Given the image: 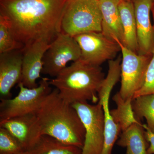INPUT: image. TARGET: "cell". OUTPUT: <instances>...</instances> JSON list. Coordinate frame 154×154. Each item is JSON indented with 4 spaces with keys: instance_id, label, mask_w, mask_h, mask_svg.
Returning <instances> with one entry per match:
<instances>
[{
    "instance_id": "cell-12",
    "label": "cell",
    "mask_w": 154,
    "mask_h": 154,
    "mask_svg": "<svg viewBox=\"0 0 154 154\" xmlns=\"http://www.w3.org/2000/svg\"><path fill=\"white\" fill-rule=\"evenodd\" d=\"M0 127L8 131L26 152L33 147L41 136L36 114L21 116L0 121Z\"/></svg>"
},
{
    "instance_id": "cell-6",
    "label": "cell",
    "mask_w": 154,
    "mask_h": 154,
    "mask_svg": "<svg viewBox=\"0 0 154 154\" xmlns=\"http://www.w3.org/2000/svg\"><path fill=\"white\" fill-rule=\"evenodd\" d=\"M122 52L121 87L119 93L124 100L133 99L142 87L152 55H139L127 48L120 42Z\"/></svg>"
},
{
    "instance_id": "cell-21",
    "label": "cell",
    "mask_w": 154,
    "mask_h": 154,
    "mask_svg": "<svg viewBox=\"0 0 154 154\" xmlns=\"http://www.w3.org/2000/svg\"><path fill=\"white\" fill-rule=\"evenodd\" d=\"M24 47L25 45L15 38L7 20L0 16V54Z\"/></svg>"
},
{
    "instance_id": "cell-20",
    "label": "cell",
    "mask_w": 154,
    "mask_h": 154,
    "mask_svg": "<svg viewBox=\"0 0 154 154\" xmlns=\"http://www.w3.org/2000/svg\"><path fill=\"white\" fill-rule=\"evenodd\" d=\"M132 107L136 118L140 121L145 118L147 127L154 133V94L133 99Z\"/></svg>"
},
{
    "instance_id": "cell-22",
    "label": "cell",
    "mask_w": 154,
    "mask_h": 154,
    "mask_svg": "<svg viewBox=\"0 0 154 154\" xmlns=\"http://www.w3.org/2000/svg\"><path fill=\"white\" fill-rule=\"evenodd\" d=\"M27 152L13 135L0 127V154H23Z\"/></svg>"
},
{
    "instance_id": "cell-24",
    "label": "cell",
    "mask_w": 154,
    "mask_h": 154,
    "mask_svg": "<svg viewBox=\"0 0 154 154\" xmlns=\"http://www.w3.org/2000/svg\"><path fill=\"white\" fill-rule=\"evenodd\" d=\"M145 129L146 139L149 143L147 149V154H154V133L148 128L146 124H143Z\"/></svg>"
},
{
    "instance_id": "cell-5",
    "label": "cell",
    "mask_w": 154,
    "mask_h": 154,
    "mask_svg": "<svg viewBox=\"0 0 154 154\" xmlns=\"http://www.w3.org/2000/svg\"><path fill=\"white\" fill-rule=\"evenodd\" d=\"M49 79L43 78L36 88H28L19 82L18 95L12 99H2L0 102V121L28 115L36 114L42 102L52 91Z\"/></svg>"
},
{
    "instance_id": "cell-9",
    "label": "cell",
    "mask_w": 154,
    "mask_h": 154,
    "mask_svg": "<svg viewBox=\"0 0 154 154\" xmlns=\"http://www.w3.org/2000/svg\"><path fill=\"white\" fill-rule=\"evenodd\" d=\"M81 50V60L100 66L106 61L114 59L121 51L117 42L110 40L101 32H92L74 36Z\"/></svg>"
},
{
    "instance_id": "cell-17",
    "label": "cell",
    "mask_w": 154,
    "mask_h": 154,
    "mask_svg": "<svg viewBox=\"0 0 154 154\" xmlns=\"http://www.w3.org/2000/svg\"><path fill=\"white\" fill-rule=\"evenodd\" d=\"M110 93L99 94L98 103L102 105L105 117V140L102 154H111L113 146L117 140L121 128L112 118L109 108V101Z\"/></svg>"
},
{
    "instance_id": "cell-3",
    "label": "cell",
    "mask_w": 154,
    "mask_h": 154,
    "mask_svg": "<svg viewBox=\"0 0 154 154\" xmlns=\"http://www.w3.org/2000/svg\"><path fill=\"white\" fill-rule=\"evenodd\" d=\"M105 78L101 66L79 60L66 67L49 83L57 89L61 98L71 105L88 101L96 103Z\"/></svg>"
},
{
    "instance_id": "cell-16",
    "label": "cell",
    "mask_w": 154,
    "mask_h": 154,
    "mask_svg": "<svg viewBox=\"0 0 154 154\" xmlns=\"http://www.w3.org/2000/svg\"><path fill=\"white\" fill-rule=\"evenodd\" d=\"M123 33V45L138 54V43L134 8L132 1L121 0L119 5Z\"/></svg>"
},
{
    "instance_id": "cell-23",
    "label": "cell",
    "mask_w": 154,
    "mask_h": 154,
    "mask_svg": "<svg viewBox=\"0 0 154 154\" xmlns=\"http://www.w3.org/2000/svg\"><path fill=\"white\" fill-rule=\"evenodd\" d=\"M153 18L154 26V15ZM150 94H154V48L146 73L144 82L140 89L135 94L133 99L138 96Z\"/></svg>"
},
{
    "instance_id": "cell-25",
    "label": "cell",
    "mask_w": 154,
    "mask_h": 154,
    "mask_svg": "<svg viewBox=\"0 0 154 154\" xmlns=\"http://www.w3.org/2000/svg\"><path fill=\"white\" fill-rule=\"evenodd\" d=\"M123 1H131V0H123Z\"/></svg>"
},
{
    "instance_id": "cell-10",
    "label": "cell",
    "mask_w": 154,
    "mask_h": 154,
    "mask_svg": "<svg viewBox=\"0 0 154 154\" xmlns=\"http://www.w3.org/2000/svg\"><path fill=\"white\" fill-rule=\"evenodd\" d=\"M134 8L138 54L152 55L154 48V26L150 14L154 0H131Z\"/></svg>"
},
{
    "instance_id": "cell-8",
    "label": "cell",
    "mask_w": 154,
    "mask_h": 154,
    "mask_svg": "<svg viewBox=\"0 0 154 154\" xmlns=\"http://www.w3.org/2000/svg\"><path fill=\"white\" fill-rule=\"evenodd\" d=\"M81 54L79 46L74 37L61 32L45 53L42 73L55 78L69 62L79 60Z\"/></svg>"
},
{
    "instance_id": "cell-7",
    "label": "cell",
    "mask_w": 154,
    "mask_h": 154,
    "mask_svg": "<svg viewBox=\"0 0 154 154\" xmlns=\"http://www.w3.org/2000/svg\"><path fill=\"white\" fill-rule=\"evenodd\" d=\"M85 129L82 154H102L105 140V117L102 105L87 102L72 104Z\"/></svg>"
},
{
    "instance_id": "cell-2",
    "label": "cell",
    "mask_w": 154,
    "mask_h": 154,
    "mask_svg": "<svg viewBox=\"0 0 154 154\" xmlns=\"http://www.w3.org/2000/svg\"><path fill=\"white\" fill-rule=\"evenodd\" d=\"M40 134L82 148L85 129L78 112L59 95L56 88L45 98L36 113Z\"/></svg>"
},
{
    "instance_id": "cell-19",
    "label": "cell",
    "mask_w": 154,
    "mask_h": 154,
    "mask_svg": "<svg viewBox=\"0 0 154 154\" xmlns=\"http://www.w3.org/2000/svg\"><path fill=\"white\" fill-rule=\"evenodd\" d=\"M113 100L117 107L110 110V113L113 120L120 127L121 132L134 123L140 122L136 118L134 113L132 107L133 99L124 100L118 92L113 96Z\"/></svg>"
},
{
    "instance_id": "cell-4",
    "label": "cell",
    "mask_w": 154,
    "mask_h": 154,
    "mask_svg": "<svg viewBox=\"0 0 154 154\" xmlns=\"http://www.w3.org/2000/svg\"><path fill=\"white\" fill-rule=\"evenodd\" d=\"M102 17L99 0H67L61 32L74 36L102 32Z\"/></svg>"
},
{
    "instance_id": "cell-18",
    "label": "cell",
    "mask_w": 154,
    "mask_h": 154,
    "mask_svg": "<svg viewBox=\"0 0 154 154\" xmlns=\"http://www.w3.org/2000/svg\"><path fill=\"white\" fill-rule=\"evenodd\" d=\"M82 149L79 147L61 142L55 138L42 135L28 154H82Z\"/></svg>"
},
{
    "instance_id": "cell-14",
    "label": "cell",
    "mask_w": 154,
    "mask_h": 154,
    "mask_svg": "<svg viewBox=\"0 0 154 154\" xmlns=\"http://www.w3.org/2000/svg\"><path fill=\"white\" fill-rule=\"evenodd\" d=\"M121 0H99L102 14V33L113 41L124 44V36L119 5Z\"/></svg>"
},
{
    "instance_id": "cell-26",
    "label": "cell",
    "mask_w": 154,
    "mask_h": 154,
    "mask_svg": "<svg viewBox=\"0 0 154 154\" xmlns=\"http://www.w3.org/2000/svg\"><path fill=\"white\" fill-rule=\"evenodd\" d=\"M23 154H27V152H26L25 153Z\"/></svg>"
},
{
    "instance_id": "cell-27",
    "label": "cell",
    "mask_w": 154,
    "mask_h": 154,
    "mask_svg": "<svg viewBox=\"0 0 154 154\" xmlns=\"http://www.w3.org/2000/svg\"></svg>"
},
{
    "instance_id": "cell-11",
    "label": "cell",
    "mask_w": 154,
    "mask_h": 154,
    "mask_svg": "<svg viewBox=\"0 0 154 154\" xmlns=\"http://www.w3.org/2000/svg\"><path fill=\"white\" fill-rule=\"evenodd\" d=\"M51 42L45 40L33 42L24 48L22 76L20 82L28 88H36V80L40 78L43 68V58Z\"/></svg>"
},
{
    "instance_id": "cell-13",
    "label": "cell",
    "mask_w": 154,
    "mask_h": 154,
    "mask_svg": "<svg viewBox=\"0 0 154 154\" xmlns=\"http://www.w3.org/2000/svg\"><path fill=\"white\" fill-rule=\"evenodd\" d=\"M24 48L0 54V94L11 96V89L20 82Z\"/></svg>"
},
{
    "instance_id": "cell-15",
    "label": "cell",
    "mask_w": 154,
    "mask_h": 154,
    "mask_svg": "<svg viewBox=\"0 0 154 154\" xmlns=\"http://www.w3.org/2000/svg\"><path fill=\"white\" fill-rule=\"evenodd\" d=\"M117 144L126 148L125 154H147L149 143L143 124L140 122L134 123L122 131Z\"/></svg>"
},
{
    "instance_id": "cell-1",
    "label": "cell",
    "mask_w": 154,
    "mask_h": 154,
    "mask_svg": "<svg viewBox=\"0 0 154 154\" xmlns=\"http://www.w3.org/2000/svg\"><path fill=\"white\" fill-rule=\"evenodd\" d=\"M67 0H0V16L24 45L39 40L51 43L61 32Z\"/></svg>"
}]
</instances>
